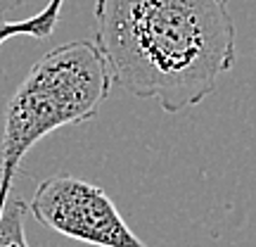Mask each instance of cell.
<instances>
[{"label": "cell", "instance_id": "cell-1", "mask_svg": "<svg viewBox=\"0 0 256 247\" xmlns=\"http://www.w3.org/2000/svg\"><path fill=\"white\" fill-rule=\"evenodd\" d=\"M112 81L168 114L200 105L238 62L228 0H95Z\"/></svg>", "mask_w": 256, "mask_h": 247}, {"label": "cell", "instance_id": "cell-2", "mask_svg": "<svg viewBox=\"0 0 256 247\" xmlns=\"http://www.w3.org/2000/svg\"><path fill=\"white\" fill-rule=\"evenodd\" d=\"M110 64L92 41H69L38 60L5 107L0 143V216L24 157L57 128L90 121L112 91Z\"/></svg>", "mask_w": 256, "mask_h": 247}, {"label": "cell", "instance_id": "cell-3", "mask_svg": "<svg viewBox=\"0 0 256 247\" xmlns=\"http://www.w3.org/2000/svg\"><path fill=\"white\" fill-rule=\"evenodd\" d=\"M38 223L92 247H150L138 238L100 185L69 174L40 181L28 202Z\"/></svg>", "mask_w": 256, "mask_h": 247}, {"label": "cell", "instance_id": "cell-4", "mask_svg": "<svg viewBox=\"0 0 256 247\" xmlns=\"http://www.w3.org/2000/svg\"><path fill=\"white\" fill-rule=\"evenodd\" d=\"M64 0H48L46 8L36 12L34 17L19 19V22H5L0 19V46L8 43L10 38H19V36H28L43 41V38L52 36L57 22H60V12H62Z\"/></svg>", "mask_w": 256, "mask_h": 247}, {"label": "cell", "instance_id": "cell-5", "mask_svg": "<svg viewBox=\"0 0 256 247\" xmlns=\"http://www.w3.org/2000/svg\"><path fill=\"white\" fill-rule=\"evenodd\" d=\"M28 204L19 197H8L5 209L0 216V247H28L26 230H24V214Z\"/></svg>", "mask_w": 256, "mask_h": 247}, {"label": "cell", "instance_id": "cell-6", "mask_svg": "<svg viewBox=\"0 0 256 247\" xmlns=\"http://www.w3.org/2000/svg\"><path fill=\"white\" fill-rule=\"evenodd\" d=\"M19 5H22V0H0V17H5L12 10H17Z\"/></svg>", "mask_w": 256, "mask_h": 247}]
</instances>
